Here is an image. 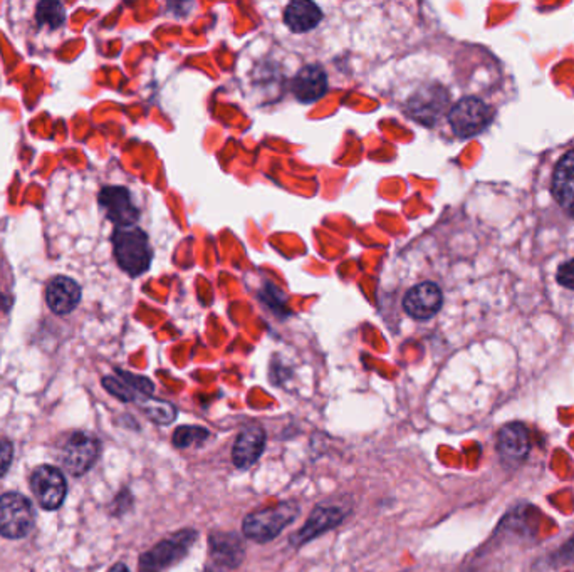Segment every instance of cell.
<instances>
[{
    "mask_svg": "<svg viewBox=\"0 0 574 572\" xmlns=\"http://www.w3.org/2000/svg\"><path fill=\"white\" fill-rule=\"evenodd\" d=\"M301 515L297 502L287 500L247 513L242 521V532L249 540L268 544L281 536L282 531L296 522Z\"/></svg>",
    "mask_w": 574,
    "mask_h": 572,
    "instance_id": "1",
    "label": "cell"
},
{
    "mask_svg": "<svg viewBox=\"0 0 574 572\" xmlns=\"http://www.w3.org/2000/svg\"><path fill=\"white\" fill-rule=\"evenodd\" d=\"M113 249H114L116 262L128 276L138 277L150 268L153 250L148 242L147 233L135 225L114 231Z\"/></svg>",
    "mask_w": 574,
    "mask_h": 572,
    "instance_id": "2",
    "label": "cell"
},
{
    "mask_svg": "<svg viewBox=\"0 0 574 572\" xmlns=\"http://www.w3.org/2000/svg\"><path fill=\"white\" fill-rule=\"evenodd\" d=\"M198 532L196 529H184L159 540L140 559L141 572H163L187 558L190 549L196 546Z\"/></svg>",
    "mask_w": 574,
    "mask_h": 572,
    "instance_id": "3",
    "label": "cell"
},
{
    "mask_svg": "<svg viewBox=\"0 0 574 572\" xmlns=\"http://www.w3.org/2000/svg\"><path fill=\"white\" fill-rule=\"evenodd\" d=\"M34 527V511L31 502L21 494H4L0 497V536L23 539Z\"/></svg>",
    "mask_w": 574,
    "mask_h": 572,
    "instance_id": "4",
    "label": "cell"
},
{
    "mask_svg": "<svg viewBox=\"0 0 574 572\" xmlns=\"http://www.w3.org/2000/svg\"><path fill=\"white\" fill-rule=\"evenodd\" d=\"M449 108V93L439 85L420 87L406 103V113L420 124L433 126Z\"/></svg>",
    "mask_w": 574,
    "mask_h": 572,
    "instance_id": "5",
    "label": "cell"
},
{
    "mask_svg": "<svg viewBox=\"0 0 574 572\" xmlns=\"http://www.w3.org/2000/svg\"><path fill=\"white\" fill-rule=\"evenodd\" d=\"M492 118L490 108L478 98L460 99L451 113L449 122L452 126L453 133L460 138H469L484 132Z\"/></svg>",
    "mask_w": 574,
    "mask_h": 572,
    "instance_id": "6",
    "label": "cell"
},
{
    "mask_svg": "<svg viewBox=\"0 0 574 572\" xmlns=\"http://www.w3.org/2000/svg\"><path fill=\"white\" fill-rule=\"evenodd\" d=\"M31 488L39 505L46 511L59 509L68 492L61 470L50 465H42L34 470L31 477Z\"/></svg>",
    "mask_w": 574,
    "mask_h": 572,
    "instance_id": "7",
    "label": "cell"
},
{
    "mask_svg": "<svg viewBox=\"0 0 574 572\" xmlns=\"http://www.w3.org/2000/svg\"><path fill=\"white\" fill-rule=\"evenodd\" d=\"M99 450L98 439L87 433H74L62 449L61 463L69 474L81 477L96 463Z\"/></svg>",
    "mask_w": 574,
    "mask_h": 572,
    "instance_id": "8",
    "label": "cell"
},
{
    "mask_svg": "<svg viewBox=\"0 0 574 572\" xmlns=\"http://www.w3.org/2000/svg\"><path fill=\"white\" fill-rule=\"evenodd\" d=\"M346 519V512L336 505H316L311 515L307 517L305 525L291 536V546L296 549L303 548L313 539L336 529Z\"/></svg>",
    "mask_w": 574,
    "mask_h": 572,
    "instance_id": "9",
    "label": "cell"
},
{
    "mask_svg": "<svg viewBox=\"0 0 574 572\" xmlns=\"http://www.w3.org/2000/svg\"><path fill=\"white\" fill-rule=\"evenodd\" d=\"M99 205L116 229L133 227L140 219V210L124 186H105L99 194Z\"/></svg>",
    "mask_w": 574,
    "mask_h": 572,
    "instance_id": "10",
    "label": "cell"
},
{
    "mask_svg": "<svg viewBox=\"0 0 574 572\" xmlns=\"http://www.w3.org/2000/svg\"><path fill=\"white\" fill-rule=\"evenodd\" d=\"M443 304V294L433 282H422L414 286L404 299L405 313L418 321L435 316Z\"/></svg>",
    "mask_w": 574,
    "mask_h": 572,
    "instance_id": "11",
    "label": "cell"
},
{
    "mask_svg": "<svg viewBox=\"0 0 574 572\" xmlns=\"http://www.w3.org/2000/svg\"><path fill=\"white\" fill-rule=\"evenodd\" d=\"M268 435L262 426L249 425L237 435L232 447V462L237 468L245 470L256 465L266 450Z\"/></svg>",
    "mask_w": 574,
    "mask_h": 572,
    "instance_id": "12",
    "label": "cell"
},
{
    "mask_svg": "<svg viewBox=\"0 0 574 572\" xmlns=\"http://www.w3.org/2000/svg\"><path fill=\"white\" fill-rule=\"evenodd\" d=\"M208 548L210 558L220 569H237L244 562V544L233 532H212L208 537Z\"/></svg>",
    "mask_w": 574,
    "mask_h": 572,
    "instance_id": "13",
    "label": "cell"
},
{
    "mask_svg": "<svg viewBox=\"0 0 574 572\" xmlns=\"http://www.w3.org/2000/svg\"><path fill=\"white\" fill-rule=\"evenodd\" d=\"M529 447V431L523 423H509L497 435V450L501 460L509 467H517L524 462Z\"/></svg>",
    "mask_w": 574,
    "mask_h": 572,
    "instance_id": "14",
    "label": "cell"
},
{
    "mask_svg": "<svg viewBox=\"0 0 574 572\" xmlns=\"http://www.w3.org/2000/svg\"><path fill=\"white\" fill-rule=\"evenodd\" d=\"M294 96L301 103H314L323 98L328 91V76L326 71L318 64L305 66L299 73L294 76L291 83Z\"/></svg>",
    "mask_w": 574,
    "mask_h": 572,
    "instance_id": "15",
    "label": "cell"
},
{
    "mask_svg": "<svg viewBox=\"0 0 574 572\" xmlns=\"http://www.w3.org/2000/svg\"><path fill=\"white\" fill-rule=\"evenodd\" d=\"M81 301V287L76 280L66 276H56L46 289V303L54 314H69Z\"/></svg>",
    "mask_w": 574,
    "mask_h": 572,
    "instance_id": "16",
    "label": "cell"
},
{
    "mask_svg": "<svg viewBox=\"0 0 574 572\" xmlns=\"http://www.w3.org/2000/svg\"><path fill=\"white\" fill-rule=\"evenodd\" d=\"M321 21H323V11L314 2L294 0L284 9V23L296 34H305L316 29Z\"/></svg>",
    "mask_w": 574,
    "mask_h": 572,
    "instance_id": "17",
    "label": "cell"
},
{
    "mask_svg": "<svg viewBox=\"0 0 574 572\" xmlns=\"http://www.w3.org/2000/svg\"><path fill=\"white\" fill-rule=\"evenodd\" d=\"M552 194L560 205L574 217V150L562 157L554 170Z\"/></svg>",
    "mask_w": 574,
    "mask_h": 572,
    "instance_id": "18",
    "label": "cell"
},
{
    "mask_svg": "<svg viewBox=\"0 0 574 572\" xmlns=\"http://www.w3.org/2000/svg\"><path fill=\"white\" fill-rule=\"evenodd\" d=\"M138 404L141 406L143 413L157 425H171L177 420V408L171 403L157 400L151 396V398L141 400Z\"/></svg>",
    "mask_w": 574,
    "mask_h": 572,
    "instance_id": "19",
    "label": "cell"
},
{
    "mask_svg": "<svg viewBox=\"0 0 574 572\" xmlns=\"http://www.w3.org/2000/svg\"><path fill=\"white\" fill-rule=\"evenodd\" d=\"M208 437H210V431L204 426H178L173 433V447L178 450L200 447L204 441H207Z\"/></svg>",
    "mask_w": 574,
    "mask_h": 572,
    "instance_id": "20",
    "label": "cell"
},
{
    "mask_svg": "<svg viewBox=\"0 0 574 572\" xmlns=\"http://www.w3.org/2000/svg\"><path fill=\"white\" fill-rule=\"evenodd\" d=\"M36 19L39 25H50L52 29H56L64 23L66 13L59 2L44 0V2H39L37 5Z\"/></svg>",
    "mask_w": 574,
    "mask_h": 572,
    "instance_id": "21",
    "label": "cell"
},
{
    "mask_svg": "<svg viewBox=\"0 0 574 572\" xmlns=\"http://www.w3.org/2000/svg\"><path fill=\"white\" fill-rule=\"evenodd\" d=\"M103 386L110 391L113 396H116L118 400L124 403L136 402L140 403L145 398H141L132 386H128L122 377H108L103 379Z\"/></svg>",
    "mask_w": 574,
    "mask_h": 572,
    "instance_id": "22",
    "label": "cell"
},
{
    "mask_svg": "<svg viewBox=\"0 0 574 572\" xmlns=\"http://www.w3.org/2000/svg\"><path fill=\"white\" fill-rule=\"evenodd\" d=\"M116 375L122 377L123 381L132 386L133 390L141 396V398H151L153 396V391H155V385L145 377H136L132 373H126L123 369H116Z\"/></svg>",
    "mask_w": 574,
    "mask_h": 572,
    "instance_id": "23",
    "label": "cell"
},
{
    "mask_svg": "<svg viewBox=\"0 0 574 572\" xmlns=\"http://www.w3.org/2000/svg\"><path fill=\"white\" fill-rule=\"evenodd\" d=\"M14 447L9 440H0V477L5 475L13 463Z\"/></svg>",
    "mask_w": 574,
    "mask_h": 572,
    "instance_id": "24",
    "label": "cell"
},
{
    "mask_svg": "<svg viewBox=\"0 0 574 572\" xmlns=\"http://www.w3.org/2000/svg\"><path fill=\"white\" fill-rule=\"evenodd\" d=\"M558 282L566 289H574V259L568 260L566 264H562L558 270Z\"/></svg>",
    "mask_w": 574,
    "mask_h": 572,
    "instance_id": "25",
    "label": "cell"
},
{
    "mask_svg": "<svg viewBox=\"0 0 574 572\" xmlns=\"http://www.w3.org/2000/svg\"><path fill=\"white\" fill-rule=\"evenodd\" d=\"M556 560L560 562V564H568V562H573L574 560V537L571 540H568L566 544H564V548L554 556Z\"/></svg>",
    "mask_w": 574,
    "mask_h": 572,
    "instance_id": "26",
    "label": "cell"
},
{
    "mask_svg": "<svg viewBox=\"0 0 574 572\" xmlns=\"http://www.w3.org/2000/svg\"><path fill=\"white\" fill-rule=\"evenodd\" d=\"M110 572H130V569H128L123 562H118V564H114V566L111 567Z\"/></svg>",
    "mask_w": 574,
    "mask_h": 572,
    "instance_id": "27",
    "label": "cell"
},
{
    "mask_svg": "<svg viewBox=\"0 0 574 572\" xmlns=\"http://www.w3.org/2000/svg\"><path fill=\"white\" fill-rule=\"evenodd\" d=\"M204 572H222V571H220V567H217V566H208V567H205V571Z\"/></svg>",
    "mask_w": 574,
    "mask_h": 572,
    "instance_id": "28",
    "label": "cell"
}]
</instances>
